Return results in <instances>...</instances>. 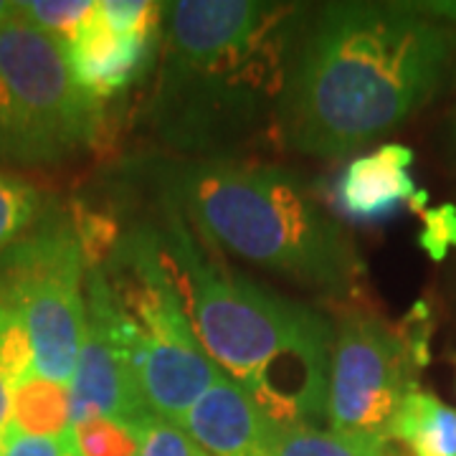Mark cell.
<instances>
[{
  "label": "cell",
  "instance_id": "6da1fadb",
  "mask_svg": "<svg viewBox=\"0 0 456 456\" xmlns=\"http://www.w3.org/2000/svg\"><path fill=\"white\" fill-rule=\"evenodd\" d=\"M456 36L413 5L327 3L305 33L279 99L284 142L342 158L403 125L439 92Z\"/></svg>",
  "mask_w": 456,
  "mask_h": 456
},
{
  "label": "cell",
  "instance_id": "7a4b0ae2",
  "mask_svg": "<svg viewBox=\"0 0 456 456\" xmlns=\"http://www.w3.org/2000/svg\"><path fill=\"white\" fill-rule=\"evenodd\" d=\"M188 314L206 355L279 426L327 419L335 330L325 314L208 259L180 221L170 226Z\"/></svg>",
  "mask_w": 456,
  "mask_h": 456
},
{
  "label": "cell",
  "instance_id": "3957f363",
  "mask_svg": "<svg viewBox=\"0 0 456 456\" xmlns=\"http://www.w3.org/2000/svg\"><path fill=\"white\" fill-rule=\"evenodd\" d=\"M155 122L180 147L244 134L284 94L297 3L180 0L167 5Z\"/></svg>",
  "mask_w": 456,
  "mask_h": 456
},
{
  "label": "cell",
  "instance_id": "277c9868",
  "mask_svg": "<svg viewBox=\"0 0 456 456\" xmlns=\"http://www.w3.org/2000/svg\"><path fill=\"white\" fill-rule=\"evenodd\" d=\"M167 185L203 236L241 259L338 297L362 277L345 228L279 167L191 160L167 170Z\"/></svg>",
  "mask_w": 456,
  "mask_h": 456
},
{
  "label": "cell",
  "instance_id": "5b68a950",
  "mask_svg": "<svg viewBox=\"0 0 456 456\" xmlns=\"http://www.w3.org/2000/svg\"><path fill=\"white\" fill-rule=\"evenodd\" d=\"M155 419L178 424L221 378L198 340L175 261L150 231L117 236L97 264Z\"/></svg>",
  "mask_w": 456,
  "mask_h": 456
},
{
  "label": "cell",
  "instance_id": "8992f818",
  "mask_svg": "<svg viewBox=\"0 0 456 456\" xmlns=\"http://www.w3.org/2000/svg\"><path fill=\"white\" fill-rule=\"evenodd\" d=\"M0 77L8 89V163H56L94 145L102 102L84 94L61 41L23 18L0 26Z\"/></svg>",
  "mask_w": 456,
  "mask_h": 456
},
{
  "label": "cell",
  "instance_id": "52a82bcc",
  "mask_svg": "<svg viewBox=\"0 0 456 456\" xmlns=\"http://www.w3.org/2000/svg\"><path fill=\"white\" fill-rule=\"evenodd\" d=\"M426 320L424 305L398 325L373 312L342 314L330 368V428L391 439L395 411L419 391V370L428 362Z\"/></svg>",
  "mask_w": 456,
  "mask_h": 456
},
{
  "label": "cell",
  "instance_id": "ba28073f",
  "mask_svg": "<svg viewBox=\"0 0 456 456\" xmlns=\"http://www.w3.org/2000/svg\"><path fill=\"white\" fill-rule=\"evenodd\" d=\"M86 259L77 228L51 218L20 239L0 259V287L26 320L33 370L71 386L82 353Z\"/></svg>",
  "mask_w": 456,
  "mask_h": 456
},
{
  "label": "cell",
  "instance_id": "9c48e42d",
  "mask_svg": "<svg viewBox=\"0 0 456 456\" xmlns=\"http://www.w3.org/2000/svg\"><path fill=\"white\" fill-rule=\"evenodd\" d=\"M86 325L77 373L71 380V424L107 416L145 428L155 416L147 408L132 365L130 347L114 310L104 274L86 266Z\"/></svg>",
  "mask_w": 456,
  "mask_h": 456
},
{
  "label": "cell",
  "instance_id": "30bf717a",
  "mask_svg": "<svg viewBox=\"0 0 456 456\" xmlns=\"http://www.w3.org/2000/svg\"><path fill=\"white\" fill-rule=\"evenodd\" d=\"M160 36L127 33L110 26L97 8L66 38V64L84 94L107 102L130 86L150 64Z\"/></svg>",
  "mask_w": 456,
  "mask_h": 456
},
{
  "label": "cell",
  "instance_id": "8fae6325",
  "mask_svg": "<svg viewBox=\"0 0 456 456\" xmlns=\"http://www.w3.org/2000/svg\"><path fill=\"white\" fill-rule=\"evenodd\" d=\"M277 426L228 375H221L180 421L211 456H272Z\"/></svg>",
  "mask_w": 456,
  "mask_h": 456
},
{
  "label": "cell",
  "instance_id": "7c38bea8",
  "mask_svg": "<svg viewBox=\"0 0 456 456\" xmlns=\"http://www.w3.org/2000/svg\"><path fill=\"white\" fill-rule=\"evenodd\" d=\"M413 152L406 145H383L360 155L345 167L338 183V206L353 221H383L408 203L413 211L426 206V191L411 178Z\"/></svg>",
  "mask_w": 456,
  "mask_h": 456
},
{
  "label": "cell",
  "instance_id": "4fadbf2b",
  "mask_svg": "<svg viewBox=\"0 0 456 456\" xmlns=\"http://www.w3.org/2000/svg\"><path fill=\"white\" fill-rule=\"evenodd\" d=\"M8 426L26 436H66L71 431V388L33 370L11 391Z\"/></svg>",
  "mask_w": 456,
  "mask_h": 456
},
{
  "label": "cell",
  "instance_id": "5bb4252c",
  "mask_svg": "<svg viewBox=\"0 0 456 456\" xmlns=\"http://www.w3.org/2000/svg\"><path fill=\"white\" fill-rule=\"evenodd\" d=\"M393 439L317 428V426H277L272 456H398Z\"/></svg>",
  "mask_w": 456,
  "mask_h": 456
},
{
  "label": "cell",
  "instance_id": "9a60e30c",
  "mask_svg": "<svg viewBox=\"0 0 456 456\" xmlns=\"http://www.w3.org/2000/svg\"><path fill=\"white\" fill-rule=\"evenodd\" d=\"M33 373L28 327L16 302L0 287V431L11 421V391Z\"/></svg>",
  "mask_w": 456,
  "mask_h": 456
},
{
  "label": "cell",
  "instance_id": "2e32d148",
  "mask_svg": "<svg viewBox=\"0 0 456 456\" xmlns=\"http://www.w3.org/2000/svg\"><path fill=\"white\" fill-rule=\"evenodd\" d=\"M142 436V426L107 416H92L71 424V441L77 456H140Z\"/></svg>",
  "mask_w": 456,
  "mask_h": 456
},
{
  "label": "cell",
  "instance_id": "e0dca14e",
  "mask_svg": "<svg viewBox=\"0 0 456 456\" xmlns=\"http://www.w3.org/2000/svg\"><path fill=\"white\" fill-rule=\"evenodd\" d=\"M41 208V196L28 180L0 173V248L16 241Z\"/></svg>",
  "mask_w": 456,
  "mask_h": 456
},
{
  "label": "cell",
  "instance_id": "ac0fdd59",
  "mask_svg": "<svg viewBox=\"0 0 456 456\" xmlns=\"http://www.w3.org/2000/svg\"><path fill=\"white\" fill-rule=\"evenodd\" d=\"M94 8L97 3L89 0H28L18 3V18L64 44Z\"/></svg>",
  "mask_w": 456,
  "mask_h": 456
},
{
  "label": "cell",
  "instance_id": "d6986e66",
  "mask_svg": "<svg viewBox=\"0 0 456 456\" xmlns=\"http://www.w3.org/2000/svg\"><path fill=\"white\" fill-rule=\"evenodd\" d=\"M140 456H211L188 431L163 419H152L145 426Z\"/></svg>",
  "mask_w": 456,
  "mask_h": 456
},
{
  "label": "cell",
  "instance_id": "ffe728a7",
  "mask_svg": "<svg viewBox=\"0 0 456 456\" xmlns=\"http://www.w3.org/2000/svg\"><path fill=\"white\" fill-rule=\"evenodd\" d=\"M424 231L419 236V246L434 261L446 259L449 248L456 246V206H439L424 211Z\"/></svg>",
  "mask_w": 456,
  "mask_h": 456
},
{
  "label": "cell",
  "instance_id": "44dd1931",
  "mask_svg": "<svg viewBox=\"0 0 456 456\" xmlns=\"http://www.w3.org/2000/svg\"><path fill=\"white\" fill-rule=\"evenodd\" d=\"M74 441L71 431L59 439H41V436H26L16 428L5 426L0 434V456H71Z\"/></svg>",
  "mask_w": 456,
  "mask_h": 456
},
{
  "label": "cell",
  "instance_id": "7402d4cb",
  "mask_svg": "<svg viewBox=\"0 0 456 456\" xmlns=\"http://www.w3.org/2000/svg\"><path fill=\"white\" fill-rule=\"evenodd\" d=\"M18 16V3H5L0 0V26H5L8 20H13Z\"/></svg>",
  "mask_w": 456,
  "mask_h": 456
},
{
  "label": "cell",
  "instance_id": "603a6c76",
  "mask_svg": "<svg viewBox=\"0 0 456 456\" xmlns=\"http://www.w3.org/2000/svg\"><path fill=\"white\" fill-rule=\"evenodd\" d=\"M398 456H408V454H398Z\"/></svg>",
  "mask_w": 456,
  "mask_h": 456
},
{
  "label": "cell",
  "instance_id": "cb8c5ba5",
  "mask_svg": "<svg viewBox=\"0 0 456 456\" xmlns=\"http://www.w3.org/2000/svg\"><path fill=\"white\" fill-rule=\"evenodd\" d=\"M71 456H77V454H71Z\"/></svg>",
  "mask_w": 456,
  "mask_h": 456
},
{
  "label": "cell",
  "instance_id": "d4e9b609",
  "mask_svg": "<svg viewBox=\"0 0 456 456\" xmlns=\"http://www.w3.org/2000/svg\"><path fill=\"white\" fill-rule=\"evenodd\" d=\"M0 434H3V431H0Z\"/></svg>",
  "mask_w": 456,
  "mask_h": 456
}]
</instances>
